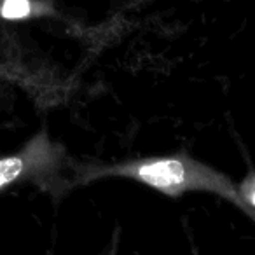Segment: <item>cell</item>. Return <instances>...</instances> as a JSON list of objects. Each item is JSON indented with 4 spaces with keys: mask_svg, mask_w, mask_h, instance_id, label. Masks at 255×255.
<instances>
[{
    "mask_svg": "<svg viewBox=\"0 0 255 255\" xmlns=\"http://www.w3.org/2000/svg\"><path fill=\"white\" fill-rule=\"evenodd\" d=\"M238 192H240V198L243 201V205L247 206L248 215H252L255 219L254 212H252V210H255V173H250L245 178Z\"/></svg>",
    "mask_w": 255,
    "mask_h": 255,
    "instance_id": "277c9868",
    "label": "cell"
},
{
    "mask_svg": "<svg viewBox=\"0 0 255 255\" xmlns=\"http://www.w3.org/2000/svg\"><path fill=\"white\" fill-rule=\"evenodd\" d=\"M65 161L63 147L42 129L19 150L0 159V194L21 182H35L46 191L58 192L63 182L60 173Z\"/></svg>",
    "mask_w": 255,
    "mask_h": 255,
    "instance_id": "7a4b0ae2",
    "label": "cell"
},
{
    "mask_svg": "<svg viewBox=\"0 0 255 255\" xmlns=\"http://www.w3.org/2000/svg\"><path fill=\"white\" fill-rule=\"evenodd\" d=\"M54 5L51 2H30V0H7L0 2V18L7 21H21V19L51 16Z\"/></svg>",
    "mask_w": 255,
    "mask_h": 255,
    "instance_id": "3957f363",
    "label": "cell"
},
{
    "mask_svg": "<svg viewBox=\"0 0 255 255\" xmlns=\"http://www.w3.org/2000/svg\"><path fill=\"white\" fill-rule=\"evenodd\" d=\"M103 177H124L143 184L170 198H178L191 191H208L231 199L248 213L231 180L213 168L189 157L187 154L173 156H150L124 161L110 166L84 168L79 171L77 182L88 184Z\"/></svg>",
    "mask_w": 255,
    "mask_h": 255,
    "instance_id": "6da1fadb",
    "label": "cell"
}]
</instances>
